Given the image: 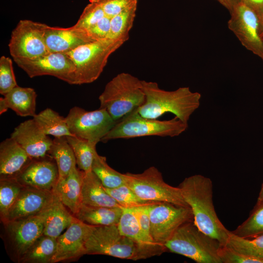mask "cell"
<instances>
[{
    "label": "cell",
    "instance_id": "1",
    "mask_svg": "<svg viewBox=\"0 0 263 263\" xmlns=\"http://www.w3.org/2000/svg\"><path fill=\"white\" fill-rule=\"evenodd\" d=\"M186 202L191 208L193 222L203 232L226 245L230 231L219 220L213 203L211 179L200 174L186 178L179 185Z\"/></svg>",
    "mask_w": 263,
    "mask_h": 263
},
{
    "label": "cell",
    "instance_id": "2",
    "mask_svg": "<svg viewBox=\"0 0 263 263\" xmlns=\"http://www.w3.org/2000/svg\"><path fill=\"white\" fill-rule=\"evenodd\" d=\"M142 83L145 100L134 110L143 117L156 119L170 113L188 123L191 114L200 106L201 94L192 92L189 87L168 91L160 88L155 82L142 80Z\"/></svg>",
    "mask_w": 263,
    "mask_h": 263
},
{
    "label": "cell",
    "instance_id": "3",
    "mask_svg": "<svg viewBox=\"0 0 263 263\" xmlns=\"http://www.w3.org/2000/svg\"><path fill=\"white\" fill-rule=\"evenodd\" d=\"M98 98L99 108L105 109L117 122L141 106L145 94L142 80L130 74L121 73L106 84Z\"/></svg>",
    "mask_w": 263,
    "mask_h": 263
},
{
    "label": "cell",
    "instance_id": "4",
    "mask_svg": "<svg viewBox=\"0 0 263 263\" xmlns=\"http://www.w3.org/2000/svg\"><path fill=\"white\" fill-rule=\"evenodd\" d=\"M164 246L166 250L197 263H221L219 251L223 245L202 231L193 221L179 226Z\"/></svg>",
    "mask_w": 263,
    "mask_h": 263
},
{
    "label": "cell",
    "instance_id": "5",
    "mask_svg": "<svg viewBox=\"0 0 263 263\" xmlns=\"http://www.w3.org/2000/svg\"><path fill=\"white\" fill-rule=\"evenodd\" d=\"M124 43L122 40L105 38L82 45L66 53L75 67L74 85L95 81L102 73L110 56Z\"/></svg>",
    "mask_w": 263,
    "mask_h": 263
},
{
    "label": "cell",
    "instance_id": "6",
    "mask_svg": "<svg viewBox=\"0 0 263 263\" xmlns=\"http://www.w3.org/2000/svg\"><path fill=\"white\" fill-rule=\"evenodd\" d=\"M188 127V123L176 116L169 120H158L143 117L133 110L118 121L101 141L147 136L175 137Z\"/></svg>",
    "mask_w": 263,
    "mask_h": 263
},
{
    "label": "cell",
    "instance_id": "7",
    "mask_svg": "<svg viewBox=\"0 0 263 263\" xmlns=\"http://www.w3.org/2000/svg\"><path fill=\"white\" fill-rule=\"evenodd\" d=\"M86 254H98L137 261L153 257L132 240L122 234L117 224L95 226L86 242Z\"/></svg>",
    "mask_w": 263,
    "mask_h": 263
},
{
    "label": "cell",
    "instance_id": "8",
    "mask_svg": "<svg viewBox=\"0 0 263 263\" xmlns=\"http://www.w3.org/2000/svg\"><path fill=\"white\" fill-rule=\"evenodd\" d=\"M125 174L126 185L142 199L189 207L184 199L179 187L166 183L156 167H150L140 173L128 172Z\"/></svg>",
    "mask_w": 263,
    "mask_h": 263
},
{
    "label": "cell",
    "instance_id": "9",
    "mask_svg": "<svg viewBox=\"0 0 263 263\" xmlns=\"http://www.w3.org/2000/svg\"><path fill=\"white\" fill-rule=\"evenodd\" d=\"M65 119L73 135L96 144L117 122L105 109L87 111L76 106L70 109Z\"/></svg>",
    "mask_w": 263,
    "mask_h": 263
},
{
    "label": "cell",
    "instance_id": "10",
    "mask_svg": "<svg viewBox=\"0 0 263 263\" xmlns=\"http://www.w3.org/2000/svg\"><path fill=\"white\" fill-rule=\"evenodd\" d=\"M47 26L29 19L19 20L11 33L8 44L13 58L32 59L50 53L45 39Z\"/></svg>",
    "mask_w": 263,
    "mask_h": 263
},
{
    "label": "cell",
    "instance_id": "11",
    "mask_svg": "<svg viewBox=\"0 0 263 263\" xmlns=\"http://www.w3.org/2000/svg\"><path fill=\"white\" fill-rule=\"evenodd\" d=\"M150 221L153 240L164 246L179 226L186 222L193 221V215L190 207L160 202L151 206Z\"/></svg>",
    "mask_w": 263,
    "mask_h": 263
},
{
    "label": "cell",
    "instance_id": "12",
    "mask_svg": "<svg viewBox=\"0 0 263 263\" xmlns=\"http://www.w3.org/2000/svg\"><path fill=\"white\" fill-rule=\"evenodd\" d=\"M13 60L31 78L51 75L74 85L75 67L67 53H49L35 58H13Z\"/></svg>",
    "mask_w": 263,
    "mask_h": 263
},
{
    "label": "cell",
    "instance_id": "13",
    "mask_svg": "<svg viewBox=\"0 0 263 263\" xmlns=\"http://www.w3.org/2000/svg\"><path fill=\"white\" fill-rule=\"evenodd\" d=\"M227 26L247 50L263 61V40L260 35V18L241 1L229 12Z\"/></svg>",
    "mask_w": 263,
    "mask_h": 263
},
{
    "label": "cell",
    "instance_id": "14",
    "mask_svg": "<svg viewBox=\"0 0 263 263\" xmlns=\"http://www.w3.org/2000/svg\"><path fill=\"white\" fill-rule=\"evenodd\" d=\"M95 225L77 218L56 238V248L51 263L75 259L86 254V242Z\"/></svg>",
    "mask_w": 263,
    "mask_h": 263
},
{
    "label": "cell",
    "instance_id": "15",
    "mask_svg": "<svg viewBox=\"0 0 263 263\" xmlns=\"http://www.w3.org/2000/svg\"><path fill=\"white\" fill-rule=\"evenodd\" d=\"M48 207L37 214L5 223L9 237L20 257L43 235Z\"/></svg>",
    "mask_w": 263,
    "mask_h": 263
},
{
    "label": "cell",
    "instance_id": "16",
    "mask_svg": "<svg viewBox=\"0 0 263 263\" xmlns=\"http://www.w3.org/2000/svg\"><path fill=\"white\" fill-rule=\"evenodd\" d=\"M55 196L53 190L24 187L2 221L6 223L40 213L51 205Z\"/></svg>",
    "mask_w": 263,
    "mask_h": 263
},
{
    "label": "cell",
    "instance_id": "17",
    "mask_svg": "<svg viewBox=\"0 0 263 263\" xmlns=\"http://www.w3.org/2000/svg\"><path fill=\"white\" fill-rule=\"evenodd\" d=\"M10 137L32 159L44 158L49 153L53 142L39 128L33 118L20 123L14 129Z\"/></svg>",
    "mask_w": 263,
    "mask_h": 263
},
{
    "label": "cell",
    "instance_id": "18",
    "mask_svg": "<svg viewBox=\"0 0 263 263\" xmlns=\"http://www.w3.org/2000/svg\"><path fill=\"white\" fill-rule=\"evenodd\" d=\"M16 178L24 187L53 190L58 179L57 167L50 160H32Z\"/></svg>",
    "mask_w": 263,
    "mask_h": 263
},
{
    "label": "cell",
    "instance_id": "19",
    "mask_svg": "<svg viewBox=\"0 0 263 263\" xmlns=\"http://www.w3.org/2000/svg\"><path fill=\"white\" fill-rule=\"evenodd\" d=\"M45 39L50 53H66L79 46L96 41L91 38L88 31L74 25L69 28L48 25Z\"/></svg>",
    "mask_w": 263,
    "mask_h": 263
},
{
    "label": "cell",
    "instance_id": "20",
    "mask_svg": "<svg viewBox=\"0 0 263 263\" xmlns=\"http://www.w3.org/2000/svg\"><path fill=\"white\" fill-rule=\"evenodd\" d=\"M32 160L15 140L5 139L0 144V178H16Z\"/></svg>",
    "mask_w": 263,
    "mask_h": 263
},
{
    "label": "cell",
    "instance_id": "21",
    "mask_svg": "<svg viewBox=\"0 0 263 263\" xmlns=\"http://www.w3.org/2000/svg\"><path fill=\"white\" fill-rule=\"evenodd\" d=\"M84 171L76 167L64 178L58 179L53 190L64 205L75 214L81 203V188Z\"/></svg>",
    "mask_w": 263,
    "mask_h": 263
},
{
    "label": "cell",
    "instance_id": "22",
    "mask_svg": "<svg viewBox=\"0 0 263 263\" xmlns=\"http://www.w3.org/2000/svg\"><path fill=\"white\" fill-rule=\"evenodd\" d=\"M123 208L117 226L120 233L132 240L152 256L159 255L166 250L164 246L149 241L143 234L132 208Z\"/></svg>",
    "mask_w": 263,
    "mask_h": 263
},
{
    "label": "cell",
    "instance_id": "23",
    "mask_svg": "<svg viewBox=\"0 0 263 263\" xmlns=\"http://www.w3.org/2000/svg\"><path fill=\"white\" fill-rule=\"evenodd\" d=\"M81 198L82 204L86 205L110 207H121L106 192L99 179L92 171L84 172Z\"/></svg>",
    "mask_w": 263,
    "mask_h": 263
},
{
    "label": "cell",
    "instance_id": "24",
    "mask_svg": "<svg viewBox=\"0 0 263 263\" xmlns=\"http://www.w3.org/2000/svg\"><path fill=\"white\" fill-rule=\"evenodd\" d=\"M123 211L121 207H103L81 204L74 216L79 220L95 226L117 225Z\"/></svg>",
    "mask_w": 263,
    "mask_h": 263
},
{
    "label": "cell",
    "instance_id": "25",
    "mask_svg": "<svg viewBox=\"0 0 263 263\" xmlns=\"http://www.w3.org/2000/svg\"><path fill=\"white\" fill-rule=\"evenodd\" d=\"M76 219L55 194L54 200L48 208L43 235L57 238Z\"/></svg>",
    "mask_w": 263,
    "mask_h": 263
},
{
    "label": "cell",
    "instance_id": "26",
    "mask_svg": "<svg viewBox=\"0 0 263 263\" xmlns=\"http://www.w3.org/2000/svg\"><path fill=\"white\" fill-rule=\"evenodd\" d=\"M8 107L21 117L36 114L37 94L33 88L17 86L4 95Z\"/></svg>",
    "mask_w": 263,
    "mask_h": 263
},
{
    "label": "cell",
    "instance_id": "27",
    "mask_svg": "<svg viewBox=\"0 0 263 263\" xmlns=\"http://www.w3.org/2000/svg\"><path fill=\"white\" fill-rule=\"evenodd\" d=\"M49 154L56 164L58 179L65 178L76 167V158L66 137L55 138Z\"/></svg>",
    "mask_w": 263,
    "mask_h": 263
},
{
    "label": "cell",
    "instance_id": "28",
    "mask_svg": "<svg viewBox=\"0 0 263 263\" xmlns=\"http://www.w3.org/2000/svg\"><path fill=\"white\" fill-rule=\"evenodd\" d=\"M33 119L47 135H52L55 138L73 135L69 130L65 117L50 108H46L36 114Z\"/></svg>",
    "mask_w": 263,
    "mask_h": 263
},
{
    "label": "cell",
    "instance_id": "29",
    "mask_svg": "<svg viewBox=\"0 0 263 263\" xmlns=\"http://www.w3.org/2000/svg\"><path fill=\"white\" fill-rule=\"evenodd\" d=\"M56 248V238L42 235L20 257L21 263H51Z\"/></svg>",
    "mask_w": 263,
    "mask_h": 263
},
{
    "label": "cell",
    "instance_id": "30",
    "mask_svg": "<svg viewBox=\"0 0 263 263\" xmlns=\"http://www.w3.org/2000/svg\"><path fill=\"white\" fill-rule=\"evenodd\" d=\"M66 138L74 152L78 169L85 172L92 171L93 162L97 153V144L75 135Z\"/></svg>",
    "mask_w": 263,
    "mask_h": 263
},
{
    "label": "cell",
    "instance_id": "31",
    "mask_svg": "<svg viewBox=\"0 0 263 263\" xmlns=\"http://www.w3.org/2000/svg\"><path fill=\"white\" fill-rule=\"evenodd\" d=\"M92 171L105 188H113L126 185L125 174L112 168L107 163L106 158L97 153L93 162Z\"/></svg>",
    "mask_w": 263,
    "mask_h": 263
},
{
    "label": "cell",
    "instance_id": "32",
    "mask_svg": "<svg viewBox=\"0 0 263 263\" xmlns=\"http://www.w3.org/2000/svg\"><path fill=\"white\" fill-rule=\"evenodd\" d=\"M137 3L111 18V29L109 38L119 39L125 42L129 38V32L136 17Z\"/></svg>",
    "mask_w": 263,
    "mask_h": 263
},
{
    "label": "cell",
    "instance_id": "33",
    "mask_svg": "<svg viewBox=\"0 0 263 263\" xmlns=\"http://www.w3.org/2000/svg\"><path fill=\"white\" fill-rule=\"evenodd\" d=\"M231 232L237 236L247 239L263 234V202L257 201L247 219Z\"/></svg>",
    "mask_w": 263,
    "mask_h": 263
},
{
    "label": "cell",
    "instance_id": "34",
    "mask_svg": "<svg viewBox=\"0 0 263 263\" xmlns=\"http://www.w3.org/2000/svg\"><path fill=\"white\" fill-rule=\"evenodd\" d=\"M225 245L239 253L258 258L263 262V234L253 238H243L233 234L230 231Z\"/></svg>",
    "mask_w": 263,
    "mask_h": 263
},
{
    "label": "cell",
    "instance_id": "35",
    "mask_svg": "<svg viewBox=\"0 0 263 263\" xmlns=\"http://www.w3.org/2000/svg\"><path fill=\"white\" fill-rule=\"evenodd\" d=\"M24 187L16 178H0V212L2 220L7 215Z\"/></svg>",
    "mask_w": 263,
    "mask_h": 263
},
{
    "label": "cell",
    "instance_id": "36",
    "mask_svg": "<svg viewBox=\"0 0 263 263\" xmlns=\"http://www.w3.org/2000/svg\"><path fill=\"white\" fill-rule=\"evenodd\" d=\"M104 188L122 208H133L160 203L142 199L127 185L113 188Z\"/></svg>",
    "mask_w": 263,
    "mask_h": 263
},
{
    "label": "cell",
    "instance_id": "37",
    "mask_svg": "<svg viewBox=\"0 0 263 263\" xmlns=\"http://www.w3.org/2000/svg\"><path fill=\"white\" fill-rule=\"evenodd\" d=\"M89 1L74 25L77 28L87 31L105 16L102 7L96 0H89Z\"/></svg>",
    "mask_w": 263,
    "mask_h": 263
},
{
    "label": "cell",
    "instance_id": "38",
    "mask_svg": "<svg viewBox=\"0 0 263 263\" xmlns=\"http://www.w3.org/2000/svg\"><path fill=\"white\" fill-rule=\"evenodd\" d=\"M18 85L12 59L4 56L0 58V94L3 96Z\"/></svg>",
    "mask_w": 263,
    "mask_h": 263
},
{
    "label": "cell",
    "instance_id": "39",
    "mask_svg": "<svg viewBox=\"0 0 263 263\" xmlns=\"http://www.w3.org/2000/svg\"><path fill=\"white\" fill-rule=\"evenodd\" d=\"M105 16L111 18L135 3L138 0H96Z\"/></svg>",
    "mask_w": 263,
    "mask_h": 263
},
{
    "label": "cell",
    "instance_id": "40",
    "mask_svg": "<svg viewBox=\"0 0 263 263\" xmlns=\"http://www.w3.org/2000/svg\"><path fill=\"white\" fill-rule=\"evenodd\" d=\"M111 29V18L105 16L88 31L94 40L109 38Z\"/></svg>",
    "mask_w": 263,
    "mask_h": 263
},
{
    "label": "cell",
    "instance_id": "41",
    "mask_svg": "<svg viewBox=\"0 0 263 263\" xmlns=\"http://www.w3.org/2000/svg\"><path fill=\"white\" fill-rule=\"evenodd\" d=\"M253 10L260 19L263 16V0H241Z\"/></svg>",
    "mask_w": 263,
    "mask_h": 263
},
{
    "label": "cell",
    "instance_id": "42",
    "mask_svg": "<svg viewBox=\"0 0 263 263\" xmlns=\"http://www.w3.org/2000/svg\"><path fill=\"white\" fill-rule=\"evenodd\" d=\"M230 12L241 0H216Z\"/></svg>",
    "mask_w": 263,
    "mask_h": 263
},
{
    "label": "cell",
    "instance_id": "43",
    "mask_svg": "<svg viewBox=\"0 0 263 263\" xmlns=\"http://www.w3.org/2000/svg\"><path fill=\"white\" fill-rule=\"evenodd\" d=\"M9 109L4 97L0 98V114L5 113Z\"/></svg>",
    "mask_w": 263,
    "mask_h": 263
},
{
    "label": "cell",
    "instance_id": "44",
    "mask_svg": "<svg viewBox=\"0 0 263 263\" xmlns=\"http://www.w3.org/2000/svg\"><path fill=\"white\" fill-rule=\"evenodd\" d=\"M260 35L263 37V16L260 19Z\"/></svg>",
    "mask_w": 263,
    "mask_h": 263
},
{
    "label": "cell",
    "instance_id": "45",
    "mask_svg": "<svg viewBox=\"0 0 263 263\" xmlns=\"http://www.w3.org/2000/svg\"><path fill=\"white\" fill-rule=\"evenodd\" d=\"M257 201L263 202V182L262 184L261 189Z\"/></svg>",
    "mask_w": 263,
    "mask_h": 263
},
{
    "label": "cell",
    "instance_id": "46",
    "mask_svg": "<svg viewBox=\"0 0 263 263\" xmlns=\"http://www.w3.org/2000/svg\"><path fill=\"white\" fill-rule=\"evenodd\" d=\"M262 39L263 40V37L262 38Z\"/></svg>",
    "mask_w": 263,
    "mask_h": 263
}]
</instances>
